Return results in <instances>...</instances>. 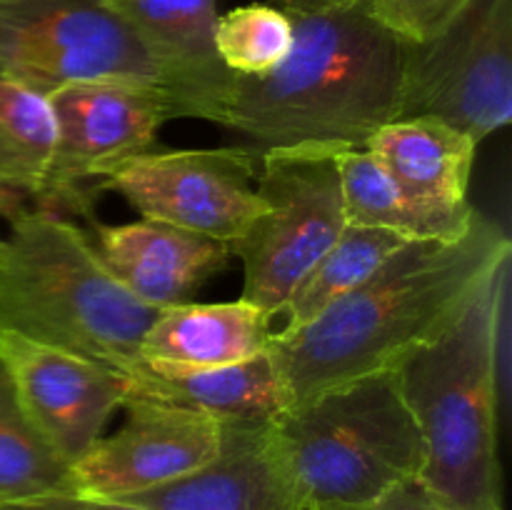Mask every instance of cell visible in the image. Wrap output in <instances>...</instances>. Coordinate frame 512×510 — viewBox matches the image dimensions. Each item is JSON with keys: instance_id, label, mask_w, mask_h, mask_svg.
<instances>
[{"instance_id": "obj_1", "label": "cell", "mask_w": 512, "mask_h": 510, "mask_svg": "<svg viewBox=\"0 0 512 510\" xmlns=\"http://www.w3.org/2000/svg\"><path fill=\"white\" fill-rule=\"evenodd\" d=\"M510 260L500 223L478 213L458 240H408L313 323L270 343L290 405L363 375L398 370L438 340Z\"/></svg>"}, {"instance_id": "obj_2", "label": "cell", "mask_w": 512, "mask_h": 510, "mask_svg": "<svg viewBox=\"0 0 512 510\" xmlns=\"http://www.w3.org/2000/svg\"><path fill=\"white\" fill-rule=\"evenodd\" d=\"M288 15V58L263 78H235L223 128L258 160L268 150L365 148L400 118L408 43L363 0Z\"/></svg>"}, {"instance_id": "obj_3", "label": "cell", "mask_w": 512, "mask_h": 510, "mask_svg": "<svg viewBox=\"0 0 512 510\" xmlns=\"http://www.w3.org/2000/svg\"><path fill=\"white\" fill-rule=\"evenodd\" d=\"M508 270L510 260L438 340L398 368L425 448L418 480L443 510H503L498 418Z\"/></svg>"}, {"instance_id": "obj_4", "label": "cell", "mask_w": 512, "mask_h": 510, "mask_svg": "<svg viewBox=\"0 0 512 510\" xmlns=\"http://www.w3.org/2000/svg\"><path fill=\"white\" fill-rule=\"evenodd\" d=\"M160 310L130 295L83 228L35 203L5 215L0 233V330L133 368Z\"/></svg>"}, {"instance_id": "obj_5", "label": "cell", "mask_w": 512, "mask_h": 510, "mask_svg": "<svg viewBox=\"0 0 512 510\" xmlns=\"http://www.w3.org/2000/svg\"><path fill=\"white\" fill-rule=\"evenodd\" d=\"M273 430L308 510L370 503L425 463L398 370L320 390L275 415Z\"/></svg>"}, {"instance_id": "obj_6", "label": "cell", "mask_w": 512, "mask_h": 510, "mask_svg": "<svg viewBox=\"0 0 512 510\" xmlns=\"http://www.w3.org/2000/svg\"><path fill=\"white\" fill-rule=\"evenodd\" d=\"M340 150L288 148L260 155L263 208L230 243L243 263V295L268 315L280 313L308 270L343 233Z\"/></svg>"}, {"instance_id": "obj_7", "label": "cell", "mask_w": 512, "mask_h": 510, "mask_svg": "<svg viewBox=\"0 0 512 510\" xmlns=\"http://www.w3.org/2000/svg\"><path fill=\"white\" fill-rule=\"evenodd\" d=\"M0 78L43 95L93 80L163 90L153 53L113 0H0Z\"/></svg>"}, {"instance_id": "obj_8", "label": "cell", "mask_w": 512, "mask_h": 510, "mask_svg": "<svg viewBox=\"0 0 512 510\" xmlns=\"http://www.w3.org/2000/svg\"><path fill=\"white\" fill-rule=\"evenodd\" d=\"M400 118H438L480 145L512 120V0H475L425 45L408 43Z\"/></svg>"}, {"instance_id": "obj_9", "label": "cell", "mask_w": 512, "mask_h": 510, "mask_svg": "<svg viewBox=\"0 0 512 510\" xmlns=\"http://www.w3.org/2000/svg\"><path fill=\"white\" fill-rule=\"evenodd\" d=\"M50 105L58 140L35 205L80 218L93 215L100 170L153 150L160 125L173 120L163 90L130 80L65 85L50 95Z\"/></svg>"}, {"instance_id": "obj_10", "label": "cell", "mask_w": 512, "mask_h": 510, "mask_svg": "<svg viewBox=\"0 0 512 510\" xmlns=\"http://www.w3.org/2000/svg\"><path fill=\"white\" fill-rule=\"evenodd\" d=\"M258 158L243 145L148 150L100 170L95 193L123 195L143 218L233 243L263 200L255 190Z\"/></svg>"}, {"instance_id": "obj_11", "label": "cell", "mask_w": 512, "mask_h": 510, "mask_svg": "<svg viewBox=\"0 0 512 510\" xmlns=\"http://www.w3.org/2000/svg\"><path fill=\"white\" fill-rule=\"evenodd\" d=\"M123 423L70 465V490L123 500L205 468L223 443V420L128 393Z\"/></svg>"}, {"instance_id": "obj_12", "label": "cell", "mask_w": 512, "mask_h": 510, "mask_svg": "<svg viewBox=\"0 0 512 510\" xmlns=\"http://www.w3.org/2000/svg\"><path fill=\"white\" fill-rule=\"evenodd\" d=\"M0 360L25 413L68 465L103 438L128 398L120 370L8 330H0Z\"/></svg>"}, {"instance_id": "obj_13", "label": "cell", "mask_w": 512, "mask_h": 510, "mask_svg": "<svg viewBox=\"0 0 512 510\" xmlns=\"http://www.w3.org/2000/svg\"><path fill=\"white\" fill-rule=\"evenodd\" d=\"M365 148L398 185L413 240H458L473 228L468 185L478 143L470 135L438 118H398Z\"/></svg>"}, {"instance_id": "obj_14", "label": "cell", "mask_w": 512, "mask_h": 510, "mask_svg": "<svg viewBox=\"0 0 512 510\" xmlns=\"http://www.w3.org/2000/svg\"><path fill=\"white\" fill-rule=\"evenodd\" d=\"M143 510H308L270 420H223V443L205 468L130 495Z\"/></svg>"}, {"instance_id": "obj_15", "label": "cell", "mask_w": 512, "mask_h": 510, "mask_svg": "<svg viewBox=\"0 0 512 510\" xmlns=\"http://www.w3.org/2000/svg\"><path fill=\"white\" fill-rule=\"evenodd\" d=\"M158 63L173 118L225 123L235 75L215 53L218 0H113Z\"/></svg>"}, {"instance_id": "obj_16", "label": "cell", "mask_w": 512, "mask_h": 510, "mask_svg": "<svg viewBox=\"0 0 512 510\" xmlns=\"http://www.w3.org/2000/svg\"><path fill=\"white\" fill-rule=\"evenodd\" d=\"M85 223L108 273L140 303L158 310L188 303L190 295L223 273L233 258L230 243L160 220L105 225L93 213Z\"/></svg>"}, {"instance_id": "obj_17", "label": "cell", "mask_w": 512, "mask_h": 510, "mask_svg": "<svg viewBox=\"0 0 512 510\" xmlns=\"http://www.w3.org/2000/svg\"><path fill=\"white\" fill-rule=\"evenodd\" d=\"M128 393L198 410L218 420H270L290 408V393L273 353L210 368L138 360L125 370Z\"/></svg>"}, {"instance_id": "obj_18", "label": "cell", "mask_w": 512, "mask_h": 510, "mask_svg": "<svg viewBox=\"0 0 512 510\" xmlns=\"http://www.w3.org/2000/svg\"><path fill=\"white\" fill-rule=\"evenodd\" d=\"M273 335V315L243 298L230 303H178L160 310L145 330L140 360L188 368L240 363L268 350Z\"/></svg>"}, {"instance_id": "obj_19", "label": "cell", "mask_w": 512, "mask_h": 510, "mask_svg": "<svg viewBox=\"0 0 512 510\" xmlns=\"http://www.w3.org/2000/svg\"><path fill=\"white\" fill-rule=\"evenodd\" d=\"M405 243L408 238L395 230L345 225L338 240L308 270V275L300 280L298 288L275 315V320H280V325H275V335H290L313 323L330 305L363 285Z\"/></svg>"}, {"instance_id": "obj_20", "label": "cell", "mask_w": 512, "mask_h": 510, "mask_svg": "<svg viewBox=\"0 0 512 510\" xmlns=\"http://www.w3.org/2000/svg\"><path fill=\"white\" fill-rule=\"evenodd\" d=\"M55 140L58 125L50 95L0 78V195L13 208L40 198Z\"/></svg>"}, {"instance_id": "obj_21", "label": "cell", "mask_w": 512, "mask_h": 510, "mask_svg": "<svg viewBox=\"0 0 512 510\" xmlns=\"http://www.w3.org/2000/svg\"><path fill=\"white\" fill-rule=\"evenodd\" d=\"M70 465L43 438L0 360V503L70 490Z\"/></svg>"}, {"instance_id": "obj_22", "label": "cell", "mask_w": 512, "mask_h": 510, "mask_svg": "<svg viewBox=\"0 0 512 510\" xmlns=\"http://www.w3.org/2000/svg\"><path fill=\"white\" fill-rule=\"evenodd\" d=\"M215 53L235 78H263L288 58L293 20L278 5H240L218 15Z\"/></svg>"}, {"instance_id": "obj_23", "label": "cell", "mask_w": 512, "mask_h": 510, "mask_svg": "<svg viewBox=\"0 0 512 510\" xmlns=\"http://www.w3.org/2000/svg\"><path fill=\"white\" fill-rule=\"evenodd\" d=\"M340 195L345 223L365 228L395 230L413 240L408 210L385 165L370 148H348L338 153Z\"/></svg>"}, {"instance_id": "obj_24", "label": "cell", "mask_w": 512, "mask_h": 510, "mask_svg": "<svg viewBox=\"0 0 512 510\" xmlns=\"http://www.w3.org/2000/svg\"><path fill=\"white\" fill-rule=\"evenodd\" d=\"M475 0H363L385 30L410 45H425L463 18Z\"/></svg>"}, {"instance_id": "obj_25", "label": "cell", "mask_w": 512, "mask_h": 510, "mask_svg": "<svg viewBox=\"0 0 512 510\" xmlns=\"http://www.w3.org/2000/svg\"><path fill=\"white\" fill-rule=\"evenodd\" d=\"M0 510H143V508L130 503H120V500L80 495L75 493V490H58V493H45V495H35V498L13 500V503H0Z\"/></svg>"}, {"instance_id": "obj_26", "label": "cell", "mask_w": 512, "mask_h": 510, "mask_svg": "<svg viewBox=\"0 0 512 510\" xmlns=\"http://www.w3.org/2000/svg\"><path fill=\"white\" fill-rule=\"evenodd\" d=\"M310 510H443L428 490L420 485V480H405L395 485L393 490L383 493L380 498L363 505H343V508H310Z\"/></svg>"}, {"instance_id": "obj_27", "label": "cell", "mask_w": 512, "mask_h": 510, "mask_svg": "<svg viewBox=\"0 0 512 510\" xmlns=\"http://www.w3.org/2000/svg\"><path fill=\"white\" fill-rule=\"evenodd\" d=\"M278 8L288 10V13H313V10L338 8V5L355 3V0H275Z\"/></svg>"}, {"instance_id": "obj_28", "label": "cell", "mask_w": 512, "mask_h": 510, "mask_svg": "<svg viewBox=\"0 0 512 510\" xmlns=\"http://www.w3.org/2000/svg\"><path fill=\"white\" fill-rule=\"evenodd\" d=\"M10 210H15V208H13V205L8 203V200L3 198V195H0V215H3V218H5V215H8Z\"/></svg>"}]
</instances>
